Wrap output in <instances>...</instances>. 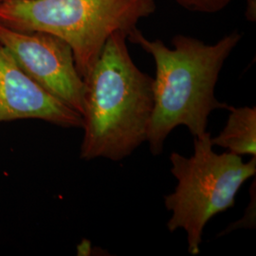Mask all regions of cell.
<instances>
[{
    "label": "cell",
    "instance_id": "obj_1",
    "mask_svg": "<svg viewBox=\"0 0 256 256\" xmlns=\"http://www.w3.org/2000/svg\"><path fill=\"white\" fill-rule=\"evenodd\" d=\"M128 39L155 61L154 108L147 135L153 155L162 153L165 140L174 128L184 126L194 138L202 137L207 132L210 113L229 110L230 106L216 98L214 90L223 64L241 40L238 32L214 44L176 36L173 48L160 39H148L138 28Z\"/></svg>",
    "mask_w": 256,
    "mask_h": 256
},
{
    "label": "cell",
    "instance_id": "obj_2",
    "mask_svg": "<svg viewBox=\"0 0 256 256\" xmlns=\"http://www.w3.org/2000/svg\"><path fill=\"white\" fill-rule=\"evenodd\" d=\"M126 40L124 32L113 34L84 78V160L120 162L147 142L154 80L133 62Z\"/></svg>",
    "mask_w": 256,
    "mask_h": 256
},
{
    "label": "cell",
    "instance_id": "obj_3",
    "mask_svg": "<svg viewBox=\"0 0 256 256\" xmlns=\"http://www.w3.org/2000/svg\"><path fill=\"white\" fill-rule=\"evenodd\" d=\"M155 10V0H8L0 2V24L61 38L84 79L113 34L128 36Z\"/></svg>",
    "mask_w": 256,
    "mask_h": 256
},
{
    "label": "cell",
    "instance_id": "obj_4",
    "mask_svg": "<svg viewBox=\"0 0 256 256\" xmlns=\"http://www.w3.org/2000/svg\"><path fill=\"white\" fill-rule=\"evenodd\" d=\"M210 133L194 138V154L187 158L173 152L171 173L178 184L165 196V207L172 212L167 223L170 232H187L188 252H200L202 232L210 218L234 207L241 186L256 174V156L244 162L241 156L214 151Z\"/></svg>",
    "mask_w": 256,
    "mask_h": 256
},
{
    "label": "cell",
    "instance_id": "obj_5",
    "mask_svg": "<svg viewBox=\"0 0 256 256\" xmlns=\"http://www.w3.org/2000/svg\"><path fill=\"white\" fill-rule=\"evenodd\" d=\"M0 43L32 80L82 116L84 82L66 42L46 32H19L0 24Z\"/></svg>",
    "mask_w": 256,
    "mask_h": 256
},
{
    "label": "cell",
    "instance_id": "obj_6",
    "mask_svg": "<svg viewBox=\"0 0 256 256\" xmlns=\"http://www.w3.org/2000/svg\"><path fill=\"white\" fill-rule=\"evenodd\" d=\"M41 120L64 128H82L81 114L32 80L0 43V124Z\"/></svg>",
    "mask_w": 256,
    "mask_h": 256
},
{
    "label": "cell",
    "instance_id": "obj_7",
    "mask_svg": "<svg viewBox=\"0 0 256 256\" xmlns=\"http://www.w3.org/2000/svg\"><path fill=\"white\" fill-rule=\"evenodd\" d=\"M227 124L220 134L210 138L212 144L238 156L256 154V108L230 106Z\"/></svg>",
    "mask_w": 256,
    "mask_h": 256
},
{
    "label": "cell",
    "instance_id": "obj_8",
    "mask_svg": "<svg viewBox=\"0 0 256 256\" xmlns=\"http://www.w3.org/2000/svg\"><path fill=\"white\" fill-rule=\"evenodd\" d=\"M184 9L196 12L214 14L225 9L232 0H174Z\"/></svg>",
    "mask_w": 256,
    "mask_h": 256
},
{
    "label": "cell",
    "instance_id": "obj_9",
    "mask_svg": "<svg viewBox=\"0 0 256 256\" xmlns=\"http://www.w3.org/2000/svg\"><path fill=\"white\" fill-rule=\"evenodd\" d=\"M77 252L79 256H90L92 252V244L88 240L84 239L77 247Z\"/></svg>",
    "mask_w": 256,
    "mask_h": 256
},
{
    "label": "cell",
    "instance_id": "obj_10",
    "mask_svg": "<svg viewBox=\"0 0 256 256\" xmlns=\"http://www.w3.org/2000/svg\"><path fill=\"white\" fill-rule=\"evenodd\" d=\"M3 1H8V0H0V2H3Z\"/></svg>",
    "mask_w": 256,
    "mask_h": 256
}]
</instances>
